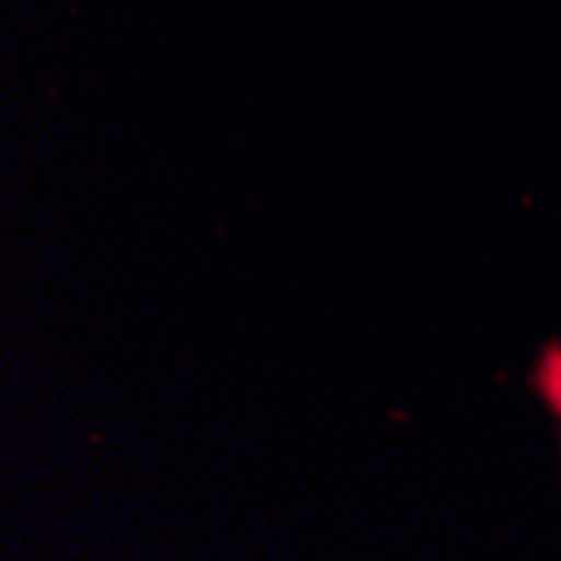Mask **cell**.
I'll use <instances>...</instances> for the list:
<instances>
[{
	"label": "cell",
	"instance_id": "1",
	"mask_svg": "<svg viewBox=\"0 0 561 561\" xmlns=\"http://www.w3.org/2000/svg\"><path fill=\"white\" fill-rule=\"evenodd\" d=\"M535 383H538L541 397L561 414V346H548L545 350L541 364H538V374H535Z\"/></svg>",
	"mask_w": 561,
	"mask_h": 561
}]
</instances>
